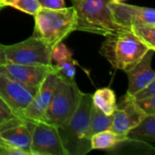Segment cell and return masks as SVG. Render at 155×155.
<instances>
[{"label":"cell","instance_id":"obj_1","mask_svg":"<svg viewBox=\"0 0 155 155\" xmlns=\"http://www.w3.org/2000/svg\"><path fill=\"white\" fill-rule=\"evenodd\" d=\"M92 106V94L82 92L73 114L57 127L67 155H85L92 151L90 139L87 136Z\"/></svg>","mask_w":155,"mask_h":155},{"label":"cell","instance_id":"obj_2","mask_svg":"<svg viewBox=\"0 0 155 155\" xmlns=\"http://www.w3.org/2000/svg\"><path fill=\"white\" fill-rule=\"evenodd\" d=\"M149 50L152 49L132 31H124L105 36L99 53L112 67L125 73L133 68Z\"/></svg>","mask_w":155,"mask_h":155},{"label":"cell","instance_id":"obj_3","mask_svg":"<svg viewBox=\"0 0 155 155\" xmlns=\"http://www.w3.org/2000/svg\"><path fill=\"white\" fill-rule=\"evenodd\" d=\"M111 0H81L73 4L76 12L75 31L107 36L124 31H132L117 24L112 15Z\"/></svg>","mask_w":155,"mask_h":155},{"label":"cell","instance_id":"obj_4","mask_svg":"<svg viewBox=\"0 0 155 155\" xmlns=\"http://www.w3.org/2000/svg\"><path fill=\"white\" fill-rule=\"evenodd\" d=\"M35 16L34 36L43 40L49 46L63 42L75 31L76 12L73 6L59 9L40 8Z\"/></svg>","mask_w":155,"mask_h":155},{"label":"cell","instance_id":"obj_5","mask_svg":"<svg viewBox=\"0 0 155 155\" xmlns=\"http://www.w3.org/2000/svg\"><path fill=\"white\" fill-rule=\"evenodd\" d=\"M81 94L75 80L69 81L59 76L51 103L40 122L55 127L62 125L74 112Z\"/></svg>","mask_w":155,"mask_h":155},{"label":"cell","instance_id":"obj_6","mask_svg":"<svg viewBox=\"0 0 155 155\" xmlns=\"http://www.w3.org/2000/svg\"><path fill=\"white\" fill-rule=\"evenodd\" d=\"M0 49L5 62L30 65H53L52 47L34 35L10 45L0 44Z\"/></svg>","mask_w":155,"mask_h":155},{"label":"cell","instance_id":"obj_7","mask_svg":"<svg viewBox=\"0 0 155 155\" xmlns=\"http://www.w3.org/2000/svg\"><path fill=\"white\" fill-rule=\"evenodd\" d=\"M35 122L17 116L0 124V146L5 155L7 149H19L30 153L32 133Z\"/></svg>","mask_w":155,"mask_h":155},{"label":"cell","instance_id":"obj_8","mask_svg":"<svg viewBox=\"0 0 155 155\" xmlns=\"http://www.w3.org/2000/svg\"><path fill=\"white\" fill-rule=\"evenodd\" d=\"M30 153L31 155H67L57 127L43 122H35Z\"/></svg>","mask_w":155,"mask_h":155},{"label":"cell","instance_id":"obj_9","mask_svg":"<svg viewBox=\"0 0 155 155\" xmlns=\"http://www.w3.org/2000/svg\"><path fill=\"white\" fill-rule=\"evenodd\" d=\"M37 89L21 84L0 72V97L20 116L35 97Z\"/></svg>","mask_w":155,"mask_h":155},{"label":"cell","instance_id":"obj_10","mask_svg":"<svg viewBox=\"0 0 155 155\" xmlns=\"http://www.w3.org/2000/svg\"><path fill=\"white\" fill-rule=\"evenodd\" d=\"M111 130L114 132L126 135V134L137 125L146 114L137 106L134 99L129 94H125L119 104L115 112L114 113Z\"/></svg>","mask_w":155,"mask_h":155},{"label":"cell","instance_id":"obj_11","mask_svg":"<svg viewBox=\"0 0 155 155\" xmlns=\"http://www.w3.org/2000/svg\"><path fill=\"white\" fill-rule=\"evenodd\" d=\"M109 7L114 20L131 30L133 26L138 25H155V10L153 8L112 1L109 4Z\"/></svg>","mask_w":155,"mask_h":155},{"label":"cell","instance_id":"obj_12","mask_svg":"<svg viewBox=\"0 0 155 155\" xmlns=\"http://www.w3.org/2000/svg\"><path fill=\"white\" fill-rule=\"evenodd\" d=\"M58 79L59 75L55 71L49 73L45 77L39 85L35 97L24 110L22 114L23 117L33 122L41 121L51 103Z\"/></svg>","mask_w":155,"mask_h":155},{"label":"cell","instance_id":"obj_13","mask_svg":"<svg viewBox=\"0 0 155 155\" xmlns=\"http://www.w3.org/2000/svg\"><path fill=\"white\" fill-rule=\"evenodd\" d=\"M54 71H55L54 64L51 66L30 65L10 62L0 64V72L21 84L35 88H38L45 77Z\"/></svg>","mask_w":155,"mask_h":155},{"label":"cell","instance_id":"obj_14","mask_svg":"<svg viewBox=\"0 0 155 155\" xmlns=\"http://www.w3.org/2000/svg\"><path fill=\"white\" fill-rule=\"evenodd\" d=\"M154 50H149L144 56L130 70L125 72L128 76L127 94L133 95L142 88L155 81V72L152 68Z\"/></svg>","mask_w":155,"mask_h":155},{"label":"cell","instance_id":"obj_15","mask_svg":"<svg viewBox=\"0 0 155 155\" xmlns=\"http://www.w3.org/2000/svg\"><path fill=\"white\" fill-rule=\"evenodd\" d=\"M125 136L128 141L142 142L153 145L155 142V115H146Z\"/></svg>","mask_w":155,"mask_h":155},{"label":"cell","instance_id":"obj_16","mask_svg":"<svg viewBox=\"0 0 155 155\" xmlns=\"http://www.w3.org/2000/svg\"><path fill=\"white\" fill-rule=\"evenodd\" d=\"M125 135L119 134L111 129L99 132L94 134L90 139L92 150H112L120 143L127 142Z\"/></svg>","mask_w":155,"mask_h":155},{"label":"cell","instance_id":"obj_17","mask_svg":"<svg viewBox=\"0 0 155 155\" xmlns=\"http://www.w3.org/2000/svg\"><path fill=\"white\" fill-rule=\"evenodd\" d=\"M92 103L94 107L106 115H113L117 107L115 93L109 87L97 89L92 94Z\"/></svg>","mask_w":155,"mask_h":155},{"label":"cell","instance_id":"obj_18","mask_svg":"<svg viewBox=\"0 0 155 155\" xmlns=\"http://www.w3.org/2000/svg\"><path fill=\"white\" fill-rule=\"evenodd\" d=\"M112 115H106L101 110L97 109L94 105L92 106L90 113V121H89V129L87 136L89 139L91 137L102 131L111 129L112 125Z\"/></svg>","mask_w":155,"mask_h":155},{"label":"cell","instance_id":"obj_19","mask_svg":"<svg viewBox=\"0 0 155 155\" xmlns=\"http://www.w3.org/2000/svg\"><path fill=\"white\" fill-rule=\"evenodd\" d=\"M0 5L3 7L10 6L15 8L31 15H35L41 8L37 0H0Z\"/></svg>","mask_w":155,"mask_h":155},{"label":"cell","instance_id":"obj_20","mask_svg":"<svg viewBox=\"0 0 155 155\" xmlns=\"http://www.w3.org/2000/svg\"><path fill=\"white\" fill-rule=\"evenodd\" d=\"M132 32L150 49L155 51V25L143 24L132 27Z\"/></svg>","mask_w":155,"mask_h":155},{"label":"cell","instance_id":"obj_21","mask_svg":"<svg viewBox=\"0 0 155 155\" xmlns=\"http://www.w3.org/2000/svg\"><path fill=\"white\" fill-rule=\"evenodd\" d=\"M55 72L58 75L62 78H64L69 81L75 80V74H76V61L74 59L62 62L59 64H53Z\"/></svg>","mask_w":155,"mask_h":155},{"label":"cell","instance_id":"obj_22","mask_svg":"<svg viewBox=\"0 0 155 155\" xmlns=\"http://www.w3.org/2000/svg\"><path fill=\"white\" fill-rule=\"evenodd\" d=\"M51 59L52 63L54 62V64H59L73 59V54L63 42H60L52 47Z\"/></svg>","mask_w":155,"mask_h":155},{"label":"cell","instance_id":"obj_23","mask_svg":"<svg viewBox=\"0 0 155 155\" xmlns=\"http://www.w3.org/2000/svg\"><path fill=\"white\" fill-rule=\"evenodd\" d=\"M134 101L137 106L146 115H155V96H151Z\"/></svg>","mask_w":155,"mask_h":155},{"label":"cell","instance_id":"obj_24","mask_svg":"<svg viewBox=\"0 0 155 155\" xmlns=\"http://www.w3.org/2000/svg\"><path fill=\"white\" fill-rule=\"evenodd\" d=\"M17 116H20V115L16 114L10 108V106L0 97V124Z\"/></svg>","mask_w":155,"mask_h":155},{"label":"cell","instance_id":"obj_25","mask_svg":"<svg viewBox=\"0 0 155 155\" xmlns=\"http://www.w3.org/2000/svg\"><path fill=\"white\" fill-rule=\"evenodd\" d=\"M132 96L134 100H140L151 96H155V81L152 82L145 87L142 88L141 90L134 94Z\"/></svg>","mask_w":155,"mask_h":155},{"label":"cell","instance_id":"obj_26","mask_svg":"<svg viewBox=\"0 0 155 155\" xmlns=\"http://www.w3.org/2000/svg\"><path fill=\"white\" fill-rule=\"evenodd\" d=\"M42 8L59 9L65 7L64 0H37Z\"/></svg>","mask_w":155,"mask_h":155},{"label":"cell","instance_id":"obj_27","mask_svg":"<svg viewBox=\"0 0 155 155\" xmlns=\"http://www.w3.org/2000/svg\"><path fill=\"white\" fill-rule=\"evenodd\" d=\"M5 63V59L3 57V54H2V52H1V49H0V64Z\"/></svg>","mask_w":155,"mask_h":155},{"label":"cell","instance_id":"obj_28","mask_svg":"<svg viewBox=\"0 0 155 155\" xmlns=\"http://www.w3.org/2000/svg\"><path fill=\"white\" fill-rule=\"evenodd\" d=\"M0 155H5V152H4V149L0 146Z\"/></svg>","mask_w":155,"mask_h":155},{"label":"cell","instance_id":"obj_29","mask_svg":"<svg viewBox=\"0 0 155 155\" xmlns=\"http://www.w3.org/2000/svg\"><path fill=\"white\" fill-rule=\"evenodd\" d=\"M112 2H114V3H121V2H124L125 0H111Z\"/></svg>","mask_w":155,"mask_h":155},{"label":"cell","instance_id":"obj_30","mask_svg":"<svg viewBox=\"0 0 155 155\" xmlns=\"http://www.w3.org/2000/svg\"><path fill=\"white\" fill-rule=\"evenodd\" d=\"M79 1H81V0H71V2H72L73 4H75V3H77V2H79Z\"/></svg>","mask_w":155,"mask_h":155},{"label":"cell","instance_id":"obj_31","mask_svg":"<svg viewBox=\"0 0 155 155\" xmlns=\"http://www.w3.org/2000/svg\"><path fill=\"white\" fill-rule=\"evenodd\" d=\"M2 8H3V6H2V5H0V10H1V9H2Z\"/></svg>","mask_w":155,"mask_h":155}]
</instances>
